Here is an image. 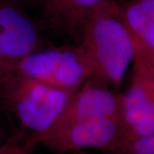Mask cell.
I'll list each match as a JSON object with an SVG mask.
<instances>
[{"instance_id":"cell-1","label":"cell","mask_w":154,"mask_h":154,"mask_svg":"<svg viewBox=\"0 0 154 154\" xmlns=\"http://www.w3.org/2000/svg\"><path fill=\"white\" fill-rule=\"evenodd\" d=\"M80 46L88 57L94 75L103 84L118 88L135 58L132 36L114 1L94 12L80 30Z\"/></svg>"},{"instance_id":"cell-2","label":"cell","mask_w":154,"mask_h":154,"mask_svg":"<svg viewBox=\"0 0 154 154\" xmlns=\"http://www.w3.org/2000/svg\"><path fill=\"white\" fill-rule=\"evenodd\" d=\"M72 94L32 78L12 74L0 88V108L12 128L38 140L55 124Z\"/></svg>"},{"instance_id":"cell-3","label":"cell","mask_w":154,"mask_h":154,"mask_svg":"<svg viewBox=\"0 0 154 154\" xmlns=\"http://www.w3.org/2000/svg\"><path fill=\"white\" fill-rule=\"evenodd\" d=\"M12 74L32 78L70 94L94 75L91 63L80 45L40 48L20 61Z\"/></svg>"},{"instance_id":"cell-4","label":"cell","mask_w":154,"mask_h":154,"mask_svg":"<svg viewBox=\"0 0 154 154\" xmlns=\"http://www.w3.org/2000/svg\"><path fill=\"white\" fill-rule=\"evenodd\" d=\"M126 142L120 118L99 117L76 122L47 133L38 139V145L57 153L93 148L116 154Z\"/></svg>"},{"instance_id":"cell-5","label":"cell","mask_w":154,"mask_h":154,"mask_svg":"<svg viewBox=\"0 0 154 154\" xmlns=\"http://www.w3.org/2000/svg\"><path fill=\"white\" fill-rule=\"evenodd\" d=\"M41 42L38 26L22 2L0 0V47L5 70L4 82L20 61L41 48Z\"/></svg>"},{"instance_id":"cell-6","label":"cell","mask_w":154,"mask_h":154,"mask_svg":"<svg viewBox=\"0 0 154 154\" xmlns=\"http://www.w3.org/2000/svg\"><path fill=\"white\" fill-rule=\"evenodd\" d=\"M121 116L122 95L89 79L72 94L63 111L47 133L83 120L99 117L121 119Z\"/></svg>"},{"instance_id":"cell-7","label":"cell","mask_w":154,"mask_h":154,"mask_svg":"<svg viewBox=\"0 0 154 154\" xmlns=\"http://www.w3.org/2000/svg\"><path fill=\"white\" fill-rule=\"evenodd\" d=\"M154 110V75L142 62L134 59L131 82L122 95V122L126 131Z\"/></svg>"},{"instance_id":"cell-8","label":"cell","mask_w":154,"mask_h":154,"mask_svg":"<svg viewBox=\"0 0 154 154\" xmlns=\"http://www.w3.org/2000/svg\"><path fill=\"white\" fill-rule=\"evenodd\" d=\"M118 6L135 54L154 53V0H123Z\"/></svg>"},{"instance_id":"cell-9","label":"cell","mask_w":154,"mask_h":154,"mask_svg":"<svg viewBox=\"0 0 154 154\" xmlns=\"http://www.w3.org/2000/svg\"><path fill=\"white\" fill-rule=\"evenodd\" d=\"M115 0H66V6L61 24L69 31L80 33L84 22L94 12Z\"/></svg>"},{"instance_id":"cell-10","label":"cell","mask_w":154,"mask_h":154,"mask_svg":"<svg viewBox=\"0 0 154 154\" xmlns=\"http://www.w3.org/2000/svg\"><path fill=\"white\" fill-rule=\"evenodd\" d=\"M36 146L30 138L12 128L11 136L0 149V154H32Z\"/></svg>"},{"instance_id":"cell-11","label":"cell","mask_w":154,"mask_h":154,"mask_svg":"<svg viewBox=\"0 0 154 154\" xmlns=\"http://www.w3.org/2000/svg\"><path fill=\"white\" fill-rule=\"evenodd\" d=\"M43 8L50 18L60 22L66 6V0H33Z\"/></svg>"},{"instance_id":"cell-12","label":"cell","mask_w":154,"mask_h":154,"mask_svg":"<svg viewBox=\"0 0 154 154\" xmlns=\"http://www.w3.org/2000/svg\"><path fill=\"white\" fill-rule=\"evenodd\" d=\"M12 127L5 113L0 108V149L10 138Z\"/></svg>"},{"instance_id":"cell-13","label":"cell","mask_w":154,"mask_h":154,"mask_svg":"<svg viewBox=\"0 0 154 154\" xmlns=\"http://www.w3.org/2000/svg\"><path fill=\"white\" fill-rule=\"evenodd\" d=\"M134 59L142 62L154 75V53H136Z\"/></svg>"},{"instance_id":"cell-14","label":"cell","mask_w":154,"mask_h":154,"mask_svg":"<svg viewBox=\"0 0 154 154\" xmlns=\"http://www.w3.org/2000/svg\"><path fill=\"white\" fill-rule=\"evenodd\" d=\"M5 81V70L3 67V61H2V54H1V47H0V88Z\"/></svg>"}]
</instances>
